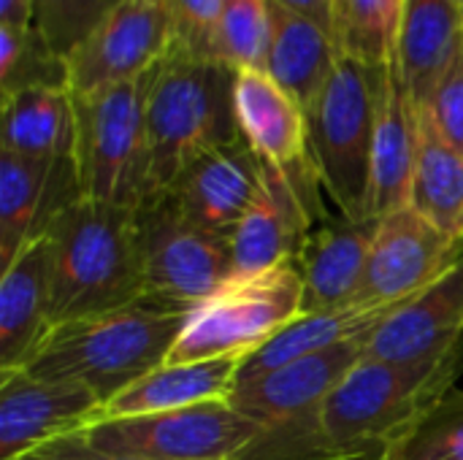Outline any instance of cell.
<instances>
[{
  "instance_id": "20",
  "label": "cell",
  "mask_w": 463,
  "mask_h": 460,
  "mask_svg": "<svg viewBox=\"0 0 463 460\" xmlns=\"http://www.w3.org/2000/svg\"><path fill=\"white\" fill-rule=\"evenodd\" d=\"M420 144V111L404 87L396 65L380 76L377 130L372 155V217H385L410 206Z\"/></svg>"
},
{
  "instance_id": "16",
  "label": "cell",
  "mask_w": 463,
  "mask_h": 460,
  "mask_svg": "<svg viewBox=\"0 0 463 460\" xmlns=\"http://www.w3.org/2000/svg\"><path fill=\"white\" fill-rule=\"evenodd\" d=\"M372 333L374 331L239 382L231 393V407L258 426L317 409L366 358Z\"/></svg>"
},
{
  "instance_id": "34",
  "label": "cell",
  "mask_w": 463,
  "mask_h": 460,
  "mask_svg": "<svg viewBox=\"0 0 463 460\" xmlns=\"http://www.w3.org/2000/svg\"><path fill=\"white\" fill-rule=\"evenodd\" d=\"M396 460H463V390H453Z\"/></svg>"
},
{
  "instance_id": "4",
  "label": "cell",
  "mask_w": 463,
  "mask_h": 460,
  "mask_svg": "<svg viewBox=\"0 0 463 460\" xmlns=\"http://www.w3.org/2000/svg\"><path fill=\"white\" fill-rule=\"evenodd\" d=\"M233 81L236 70L231 65L176 52H168L155 68L146 98V201L165 192L179 171L203 152L241 138L233 106Z\"/></svg>"
},
{
  "instance_id": "9",
  "label": "cell",
  "mask_w": 463,
  "mask_h": 460,
  "mask_svg": "<svg viewBox=\"0 0 463 460\" xmlns=\"http://www.w3.org/2000/svg\"><path fill=\"white\" fill-rule=\"evenodd\" d=\"M258 428L231 401H214L160 415L100 420L79 437L100 453L128 458L231 460Z\"/></svg>"
},
{
  "instance_id": "8",
  "label": "cell",
  "mask_w": 463,
  "mask_h": 460,
  "mask_svg": "<svg viewBox=\"0 0 463 460\" xmlns=\"http://www.w3.org/2000/svg\"><path fill=\"white\" fill-rule=\"evenodd\" d=\"M138 233L144 306L190 314L236 279L231 241L182 220L163 195L138 206Z\"/></svg>"
},
{
  "instance_id": "37",
  "label": "cell",
  "mask_w": 463,
  "mask_h": 460,
  "mask_svg": "<svg viewBox=\"0 0 463 460\" xmlns=\"http://www.w3.org/2000/svg\"><path fill=\"white\" fill-rule=\"evenodd\" d=\"M0 27H35V0H0Z\"/></svg>"
},
{
  "instance_id": "25",
  "label": "cell",
  "mask_w": 463,
  "mask_h": 460,
  "mask_svg": "<svg viewBox=\"0 0 463 460\" xmlns=\"http://www.w3.org/2000/svg\"><path fill=\"white\" fill-rule=\"evenodd\" d=\"M269 16H271V41H269L266 73L277 84H282L307 111L312 100L320 95V89L326 87L339 60L334 35L320 22L288 11L274 0H269Z\"/></svg>"
},
{
  "instance_id": "19",
  "label": "cell",
  "mask_w": 463,
  "mask_h": 460,
  "mask_svg": "<svg viewBox=\"0 0 463 460\" xmlns=\"http://www.w3.org/2000/svg\"><path fill=\"white\" fill-rule=\"evenodd\" d=\"M315 222L293 184L266 163V182L258 201L231 233L236 277H258L296 263Z\"/></svg>"
},
{
  "instance_id": "33",
  "label": "cell",
  "mask_w": 463,
  "mask_h": 460,
  "mask_svg": "<svg viewBox=\"0 0 463 460\" xmlns=\"http://www.w3.org/2000/svg\"><path fill=\"white\" fill-rule=\"evenodd\" d=\"M165 5L174 33L171 52L195 60H220L222 0H165Z\"/></svg>"
},
{
  "instance_id": "28",
  "label": "cell",
  "mask_w": 463,
  "mask_h": 460,
  "mask_svg": "<svg viewBox=\"0 0 463 460\" xmlns=\"http://www.w3.org/2000/svg\"><path fill=\"white\" fill-rule=\"evenodd\" d=\"M399 453L380 447H347L331 439L317 409L260 426L231 460H396Z\"/></svg>"
},
{
  "instance_id": "6",
  "label": "cell",
  "mask_w": 463,
  "mask_h": 460,
  "mask_svg": "<svg viewBox=\"0 0 463 460\" xmlns=\"http://www.w3.org/2000/svg\"><path fill=\"white\" fill-rule=\"evenodd\" d=\"M155 70L141 79L73 95L76 171L81 195L138 209L149 195L146 98Z\"/></svg>"
},
{
  "instance_id": "5",
  "label": "cell",
  "mask_w": 463,
  "mask_h": 460,
  "mask_svg": "<svg viewBox=\"0 0 463 460\" xmlns=\"http://www.w3.org/2000/svg\"><path fill=\"white\" fill-rule=\"evenodd\" d=\"M383 68L339 57L307 108L309 149L323 192L347 220H372V155Z\"/></svg>"
},
{
  "instance_id": "32",
  "label": "cell",
  "mask_w": 463,
  "mask_h": 460,
  "mask_svg": "<svg viewBox=\"0 0 463 460\" xmlns=\"http://www.w3.org/2000/svg\"><path fill=\"white\" fill-rule=\"evenodd\" d=\"M119 0H35V30L62 60Z\"/></svg>"
},
{
  "instance_id": "29",
  "label": "cell",
  "mask_w": 463,
  "mask_h": 460,
  "mask_svg": "<svg viewBox=\"0 0 463 460\" xmlns=\"http://www.w3.org/2000/svg\"><path fill=\"white\" fill-rule=\"evenodd\" d=\"M404 0H334L331 35L339 57L369 68H385L396 60Z\"/></svg>"
},
{
  "instance_id": "18",
  "label": "cell",
  "mask_w": 463,
  "mask_h": 460,
  "mask_svg": "<svg viewBox=\"0 0 463 460\" xmlns=\"http://www.w3.org/2000/svg\"><path fill=\"white\" fill-rule=\"evenodd\" d=\"M374 233L377 217L347 220L336 214L312 228L293 263L304 282V314L358 304Z\"/></svg>"
},
{
  "instance_id": "2",
  "label": "cell",
  "mask_w": 463,
  "mask_h": 460,
  "mask_svg": "<svg viewBox=\"0 0 463 460\" xmlns=\"http://www.w3.org/2000/svg\"><path fill=\"white\" fill-rule=\"evenodd\" d=\"M187 314L144 304L52 325L24 371L49 382H73L103 404L165 363Z\"/></svg>"
},
{
  "instance_id": "27",
  "label": "cell",
  "mask_w": 463,
  "mask_h": 460,
  "mask_svg": "<svg viewBox=\"0 0 463 460\" xmlns=\"http://www.w3.org/2000/svg\"><path fill=\"white\" fill-rule=\"evenodd\" d=\"M420 111V144L410 206L442 233L463 241V152L437 127L429 108Z\"/></svg>"
},
{
  "instance_id": "38",
  "label": "cell",
  "mask_w": 463,
  "mask_h": 460,
  "mask_svg": "<svg viewBox=\"0 0 463 460\" xmlns=\"http://www.w3.org/2000/svg\"><path fill=\"white\" fill-rule=\"evenodd\" d=\"M274 3L288 11H296L301 16H309L331 30V3L334 0H274Z\"/></svg>"
},
{
  "instance_id": "13",
  "label": "cell",
  "mask_w": 463,
  "mask_h": 460,
  "mask_svg": "<svg viewBox=\"0 0 463 460\" xmlns=\"http://www.w3.org/2000/svg\"><path fill=\"white\" fill-rule=\"evenodd\" d=\"M103 415L106 404L81 385L38 380L24 369L0 371V460L84 434Z\"/></svg>"
},
{
  "instance_id": "11",
  "label": "cell",
  "mask_w": 463,
  "mask_h": 460,
  "mask_svg": "<svg viewBox=\"0 0 463 460\" xmlns=\"http://www.w3.org/2000/svg\"><path fill=\"white\" fill-rule=\"evenodd\" d=\"M171 41L165 0H119L65 57L71 95L146 76L165 60Z\"/></svg>"
},
{
  "instance_id": "24",
  "label": "cell",
  "mask_w": 463,
  "mask_h": 460,
  "mask_svg": "<svg viewBox=\"0 0 463 460\" xmlns=\"http://www.w3.org/2000/svg\"><path fill=\"white\" fill-rule=\"evenodd\" d=\"M0 152L35 160H76V106L71 89L33 87L0 98Z\"/></svg>"
},
{
  "instance_id": "30",
  "label": "cell",
  "mask_w": 463,
  "mask_h": 460,
  "mask_svg": "<svg viewBox=\"0 0 463 460\" xmlns=\"http://www.w3.org/2000/svg\"><path fill=\"white\" fill-rule=\"evenodd\" d=\"M33 87L68 89V68L35 27H0V98Z\"/></svg>"
},
{
  "instance_id": "10",
  "label": "cell",
  "mask_w": 463,
  "mask_h": 460,
  "mask_svg": "<svg viewBox=\"0 0 463 460\" xmlns=\"http://www.w3.org/2000/svg\"><path fill=\"white\" fill-rule=\"evenodd\" d=\"M233 106L241 138L293 184L315 225L328 220L304 106L266 70H236Z\"/></svg>"
},
{
  "instance_id": "12",
  "label": "cell",
  "mask_w": 463,
  "mask_h": 460,
  "mask_svg": "<svg viewBox=\"0 0 463 460\" xmlns=\"http://www.w3.org/2000/svg\"><path fill=\"white\" fill-rule=\"evenodd\" d=\"M463 252V241L442 233L412 206L377 217L358 304H396L434 285Z\"/></svg>"
},
{
  "instance_id": "31",
  "label": "cell",
  "mask_w": 463,
  "mask_h": 460,
  "mask_svg": "<svg viewBox=\"0 0 463 460\" xmlns=\"http://www.w3.org/2000/svg\"><path fill=\"white\" fill-rule=\"evenodd\" d=\"M271 41L269 0H222L220 60L233 70H266Z\"/></svg>"
},
{
  "instance_id": "36",
  "label": "cell",
  "mask_w": 463,
  "mask_h": 460,
  "mask_svg": "<svg viewBox=\"0 0 463 460\" xmlns=\"http://www.w3.org/2000/svg\"><path fill=\"white\" fill-rule=\"evenodd\" d=\"M16 460H144V458H128V455H114V453H100L95 447H90L79 434L76 437H68V439H60V442H52V445H43L27 455Z\"/></svg>"
},
{
  "instance_id": "21",
  "label": "cell",
  "mask_w": 463,
  "mask_h": 460,
  "mask_svg": "<svg viewBox=\"0 0 463 460\" xmlns=\"http://www.w3.org/2000/svg\"><path fill=\"white\" fill-rule=\"evenodd\" d=\"M52 312V239L27 244L0 271V371L24 369L49 333Z\"/></svg>"
},
{
  "instance_id": "23",
  "label": "cell",
  "mask_w": 463,
  "mask_h": 460,
  "mask_svg": "<svg viewBox=\"0 0 463 460\" xmlns=\"http://www.w3.org/2000/svg\"><path fill=\"white\" fill-rule=\"evenodd\" d=\"M244 358H217L198 363H160L155 371L125 388L106 404L103 420L160 415L214 401H231Z\"/></svg>"
},
{
  "instance_id": "1",
  "label": "cell",
  "mask_w": 463,
  "mask_h": 460,
  "mask_svg": "<svg viewBox=\"0 0 463 460\" xmlns=\"http://www.w3.org/2000/svg\"><path fill=\"white\" fill-rule=\"evenodd\" d=\"M49 239L52 325L141 304L138 209L79 198L52 225Z\"/></svg>"
},
{
  "instance_id": "22",
  "label": "cell",
  "mask_w": 463,
  "mask_h": 460,
  "mask_svg": "<svg viewBox=\"0 0 463 460\" xmlns=\"http://www.w3.org/2000/svg\"><path fill=\"white\" fill-rule=\"evenodd\" d=\"M461 46V0H404L393 65L418 108L431 103Z\"/></svg>"
},
{
  "instance_id": "3",
  "label": "cell",
  "mask_w": 463,
  "mask_h": 460,
  "mask_svg": "<svg viewBox=\"0 0 463 460\" xmlns=\"http://www.w3.org/2000/svg\"><path fill=\"white\" fill-rule=\"evenodd\" d=\"M461 377L463 339L415 363L364 358L317 407V415L339 445L402 453L442 399L456 390Z\"/></svg>"
},
{
  "instance_id": "39",
  "label": "cell",
  "mask_w": 463,
  "mask_h": 460,
  "mask_svg": "<svg viewBox=\"0 0 463 460\" xmlns=\"http://www.w3.org/2000/svg\"><path fill=\"white\" fill-rule=\"evenodd\" d=\"M461 11H463V0H461Z\"/></svg>"
},
{
  "instance_id": "7",
  "label": "cell",
  "mask_w": 463,
  "mask_h": 460,
  "mask_svg": "<svg viewBox=\"0 0 463 460\" xmlns=\"http://www.w3.org/2000/svg\"><path fill=\"white\" fill-rule=\"evenodd\" d=\"M301 314L304 282L293 263L258 277H236L187 314L165 363L250 358Z\"/></svg>"
},
{
  "instance_id": "14",
  "label": "cell",
  "mask_w": 463,
  "mask_h": 460,
  "mask_svg": "<svg viewBox=\"0 0 463 460\" xmlns=\"http://www.w3.org/2000/svg\"><path fill=\"white\" fill-rule=\"evenodd\" d=\"M263 182L266 160L244 138H236L187 163L160 195L190 225L231 241V233L258 201Z\"/></svg>"
},
{
  "instance_id": "17",
  "label": "cell",
  "mask_w": 463,
  "mask_h": 460,
  "mask_svg": "<svg viewBox=\"0 0 463 460\" xmlns=\"http://www.w3.org/2000/svg\"><path fill=\"white\" fill-rule=\"evenodd\" d=\"M463 339V252L426 290L391 312L372 333L366 358L415 363L450 350Z\"/></svg>"
},
{
  "instance_id": "26",
  "label": "cell",
  "mask_w": 463,
  "mask_h": 460,
  "mask_svg": "<svg viewBox=\"0 0 463 460\" xmlns=\"http://www.w3.org/2000/svg\"><path fill=\"white\" fill-rule=\"evenodd\" d=\"M402 304L404 301H396V304H353L347 309L301 314L285 331H279L269 344H263L258 352L244 358L241 371H239V382L260 377L266 371H274V369H279L290 361H298L309 352H320V350H328V347L342 344L347 339L364 336V333L374 331Z\"/></svg>"
},
{
  "instance_id": "35",
  "label": "cell",
  "mask_w": 463,
  "mask_h": 460,
  "mask_svg": "<svg viewBox=\"0 0 463 460\" xmlns=\"http://www.w3.org/2000/svg\"><path fill=\"white\" fill-rule=\"evenodd\" d=\"M423 108H429L439 133L463 152V46L448 73L442 76L431 103Z\"/></svg>"
},
{
  "instance_id": "15",
  "label": "cell",
  "mask_w": 463,
  "mask_h": 460,
  "mask_svg": "<svg viewBox=\"0 0 463 460\" xmlns=\"http://www.w3.org/2000/svg\"><path fill=\"white\" fill-rule=\"evenodd\" d=\"M76 160H35L0 152V271L16 255L46 236L79 201Z\"/></svg>"
}]
</instances>
